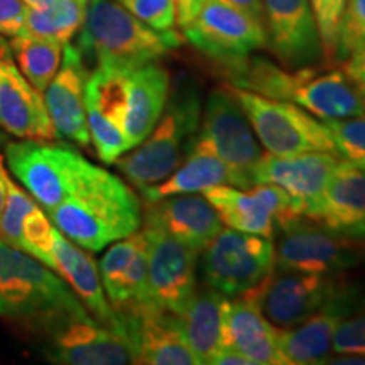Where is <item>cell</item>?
Masks as SVG:
<instances>
[{"label": "cell", "mask_w": 365, "mask_h": 365, "mask_svg": "<svg viewBox=\"0 0 365 365\" xmlns=\"http://www.w3.org/2000/svg\"><path fill=\"white\" fill-rule=\"evenodd\" d=\"M46 213L66 239L88 252H100L143 225V207L135 191L93 163L65 202Z\"/></svg>", "instance_id": "cell-1"}, {"label": "cell", "mask_w": 365, "mask_h": 365, "mask_svg": "<svg viewBox=\"0 0 365 365\" xmlns=\"http://www.w3.org/2000/svg\"><path fill=\"white\" fill-rule=\"evenodd\" d=\"M80 31L76 48L83 58L118 70H135L181 46L176 31L153 29L115 0H86Z\"/></svg>", "instance_id": "cell-2"}, {"label": "cell", "mask_w": 365, "mask_h": 365, "mask_svg": "<svg viewBox=\"0 0 365 365\" xmlns=\"http://www.w3.org/2000/svg\"><path fill=\"white\" fill-rule=\"evenodd\" d=\"M81 313L88 309L61 276L0 240V318L38 333L49 319Z\"/></svg>", "instance_id": "cell-3"}, {"label": "cell", "mask_w": 365, "mask_h": 365, "mask_svg": "<svg viewBox=\"0 0 365 365\" xmlns=\"http://www.w3.org/2000/svg\"><path fill=\"white\" fill-rule=\"evenodd\" d=\"M202 122V102L193 86H178L161 118L140 144L122 154L118 171L137 190L156 186L173 175L193 149Z\"/></svg>", "instance_id": "cell-4"}, {"label": "cell", "mask_w": 365, "mask_h": 365, "mask_svg": "<svg viewBox=\"0 0 365 365\" xmlns=\"http://www.w3.org/2000/svg\"><path fill=\"white\" fill-rule=\"evenodd\" d=\"M230 88L267 153L274 156H296L304 153L336 154L325 122H319L304 108L237 86Z\"/></svg>", "instance_id": "cell-5"}, {"label": "cell", "mask_w": 365, "mask_h": 365, "mask_svg": "<svg viewBox=\"0 0 365 365\" xmlns=\"http://www.w3.org/2000/svg\"><path fill=\"white\" fill-rule=\"evenodd\" d=\"M6 161L44 212L65 202L91 164L66 145L27 139L6 145Z\"/></svg>", "instance_id": "cell-6"}, {"label": "cell", "mask_w": 365, "mask_h": 365, "mask_svg": "<svg viewBox=\"0 0 365 365\" xmlns=\"http://www.w3.org/2000/svg\"><path fill=\"white\" fill-rule=\"evenodd\" d=\"M202 252L205 284L227 298L254 289L274 271L276 249L271 239L234 228H222Z\"/></svg>", "instance_id": "cell-7"}, {"label": "cell", "mask_w": 365, "mask_h": 365, "mask_svg": "<svg viewBox=\"0 0 365 365\" xmlns=\"http://www.w3.org/2000/svg\"><path fill=\"white\" fill-rule=\"evenodd\" d=\"M44 339V355L59 365L134 364V349L120 331L105 327L90 313L61 314L38 331Z\"/></svg>", "instance_id": "cell-8"}, {"label": "cell", "mask_w": 365, "mask_h": 365, "mask_svg": "<svg viewBox=\"0 0 365 365\" xmlns=\"http://www.w3.org/2000/svg\"><path fill=\"white\" fill-rule=\"evenodd\" d=\"M188 43L220 65L232 66L267 46L266 27L223 0H207L182 27Z\"/></svg>", "instance_id": "cell-9"}, {"label": "cell", "mask_w": 365, "mask_h": 365, "mask_svg": "<svg viewBox=\"0 0 365 365\" xmlns=\"http://www.w3.org/2000/svg\"><path fill=\"white\" fill-rule=\"evenodd\" d=\"M195 144L212 150L244 176L252 188L250 173L264 153L230 86L215 88L208 95Z\"/></svg>", "instance_id": "cell-10"}, {"label": "cell", "mask_w": 365, "mask_h": 365, "mask_svg": "<svg viewBox=\"0 0 365 365\" xmlns=\"http://www.w3.org/2000/svg\"><path fill=\"white\" fill-rule=\"evenodd\" d=\"M339 282L327 274L274 271L254 289L242 296L252 299L261 313L279 331L289 330L318 312Z\"/></svg>", "instance_id": "cell-11"}, {"label": "cell", "mask_w": 365, "mask_h": 365, "mask_svg": "<svg viewBox=\"0 0 365 365\" xmlns=\"http://www.w3.org/2000/svg\"><path fill=\"white\" fill-rule=\"evenodd\" d=\"M274 269L308 274H335L357 266L360 245L312 220H301L282 230L277 242Z\"/></svg>", "instance_id": "cell-12"}, {"label": "cell", "mask_w": 365, "mask_h": 365, "mask_svg": "<svg viewBox=\"0 0 365 365\" xmlns=\"http://www.w3.org/2000/svg\"><path fill=\"white\" fill-rule=\"evenodd\" d=\"M148 235V294L154 307L180 314L196 289L198 254L173 237L144 227Z\"/></svg>", "instance_id": "cell-13"}, {"label": "cell", "mask_w": 365, "mask_h": 365, "mask_svg": "<svg viewBox=\"0 0 365 365\" xmlns=\"http://www.w3.org/2000/svg\"><path fill=\"white\" fill-rule=\"evenodd\" d=\"M267 44L287 70L317 66L323 56L309 0H262Z\"/></svg>", "instance_id": "cell-14"}, {"label": "cell", "mask_w": 365, "mask_h": 365, "mask_svg": "<svg viewBox=\"0 0 365 365\" xmlns=\"http://www.w3.org/2000/svg\"><path fill=\"white\" fill-rule=\"evenodd\" d=\"M118 331L134 349V364L200 365L182 335L180 318L145 303L117 313Z\"/></svg>", "instance_id": "cell-15"}, {"label": "cell", "mask_w": 365, "mask_h": 365, "mask_svg": "<svg viewBox=\"0 0 365 365\" xmlns=\"http://www.w3.org/2000/svg\"><path fill=\"white\" fill-rule=\"evenodd\" d=\"M0 129L17 139L46 143L58 139L44 97L22 75L4 36H0Z\"/></svg>", "instance_id": "cell-16"}, {"label": "cell", "mask_w": 365, "mask_h": 365, "mask_svg": "<svg viewBox=\"0 0 365 365\" xmlns=\"http://www.w3.org/2000/svg\"><path fill=\"white\" fill-rule=\"evenodd\" d=\"M362 307L359 291L339 282L318 312L299 325L279 331V350L284 362L289 365L325 364L330 359L336 327Z\"/></svg>", "instance_id": "cell-17"}, {"label": "cell", "mask_w": 365, "mask_h": 365, "mask_svg": "<svg viewBox=\"0 0 365 365\" xmlns=\"http://www.w3.org/2000/svg\"><path fill=\"white\" fill-rule=\"evenodd\" d=\"M340 161L339 154L333 153H304L296 156H274L266 153L254 166L250 180L252 185L271 182L281 186L303 205L308 220Z\"/></svg>", "instance_id": "cell-18"}, {"label": "cell", "mask_w": 365, "mask_h": 365, "mask_svg": "<svg viewBox=\"0 0 365 365\" xmlns=\"http://www.w3.org/2000/svg\"><path fill=\"white\" fill-rule=\"evenodd\" d=\"M149 244L145 232L113 242L98 264L100 279L115 313L150 303L148 294Z\"/></svg>", "instance_id": "cell-19"}, {"label": "cell", "mask_w": 365, "mask_h": 365, "mask_svg": "<svg viewBox=\"0 0 365 365\" xmlns=\"http://www.w3.org/2000/svg\"><path fill=\"white\" fill-rule=\"evenodd\" d=\"M144 227L202 252L222 230L223 223L203 193H182L145 203Z\"/></svg>", "instance_id": "cell-20"}, {"label": "cell", "mask_w": 365, "mask_h": 365, "mask_svg": "<svg viewBox=\"0 0 365 365\" xmlns=\"http://www.w3.org/2000/svg\"><path fill=\"white\" fill-rule=\"evenodd\" d=\"M86 78L88 75H86L83 54L76 46L68 43L63 48L61 66L44 90L46 108L58 137L71 140L81 148L90 144L85 110Z\"/></svg>", "instance_id": "cell-21"}, {"label": "cell", "mask_w": 365, "mask_h": 365, "mask_svg": "<svg viewBox=\"0 0 365 365\" xmlns=\"http://www.w3.org/2000/svg\"><path fill=\"white\" fill-rule=\"evenodd\" d=\"M344 237H365V166L341 159L308 218Z\"/></svg>", "instance_id": "cell-22"}, {"label": "cell", "mask_w": 365, "mask_h": 365, "mask_svg": "<svg viewBox=\"0 0 365 365\" xmlns=\"http://www.w3.org/2000/svg\"><path fill=\"white\" fill-rule=\"evenodd\" d=\"M289 102L323 120L365 113V100L344 70L318 71L314 66L296 70Z\"/></svg>", "instance_id": "cell-23"}, {"label": "cell", "mask_w": 365, "mask_h": 365, "mask_svg": "<svg viewBox=\"0 0 365 365\" xmlns=\"http://www.w3.org/2000/svg\"><path fill=\"white\" fill-rule=\"evenodd\" d=\"M46 266L68 282V286L75 291L91 317L102 325L118 331L117 313L113 312L103 291L98 266L90 254L81 250L75 242L66 239L58 228L54 230L51 244H49Z\"/></svg>", "instance_id": "cell-24"}, {"label": "cell", "mask_w": 365, "mask_h": 365, "mask_svg": "<svg viewBox=\"0 0 365 365\" xmlns=\"http://www.w3.org/2000/svg\"><path fill=\"white\" fill-rule=\"evenodd\" d=\"M222 344L239 350L254 365L286 364L279 350V330L267 322L252 299H225Z\"/></svg>", "instance_id": "cell-25"}, {"label": "cell", "mask_w": 365, "mask_h": 365, "mask_svg": "<svg viewBox=\"0 0 365 365\" xmlns=\"http://www.w3.org/2000/svg\"><path fill=\"white\" fill-rule=\"evenodd\" d=\"M218 185L235 186L240 190H249L250 185L244 176L232 170L227 163L215 156L212 150L195 144L191 153L186 156L180 168L159 182L148 190L140 191L144 202H156L173 195L182 193H202L207 188Z\"/></svg>", "instance_id": "cell-26"}, {"label": "cell", "mask_w": 365, "mask_h": 365, "mask_svg": "<svg viewBox=\"0 0 365 365\" xmlns=\"http://www.w3.org/2000/svg\"><path fill=\"white\" fill-rule=\"evenodd\" d=\"M170 98V73L158 61L130 71L125 135L130 148L140 144L161 118Z\"/></svg>", "instance_id": "cell-27"}, {"label": "cell", "mask_w": 365, "mask_h": 365, "mask_svg": "<svg viewBox=\"0 0 365 365\" xmlns=\"http://www.w3.org/2000/svg\"><path fill=\"white\" fill-rule=\"evenodd\" d=\"M227 296L210 286H196L193 296L180 317L186 344L195 354L198 364H212L222 349L223 304Z\"/></svg>", "instance_id": "cell-28"}, {"label": "cell", "mask_w": 365, "mask_h": 365, "mask_svg": "<svg viewBox=\"0 0 365 365\" xmlns=\"http://www.w3.org/2000/svg\"><path fill=\"white\" fill-rule=\"evenodd\" d=\"M202 193L217 210L223 225L244 234H254L272 239L276 235V223L271 212L266 208L252 190H240L235 186L218 185L207 188Z\"/></svg>", "instance_id": "cell-29"}, {"label": "cell", "mask_w": 365, "mask_h": 365, "mask_svg": "<svg viewBox=\"0 0 365 365\" xmlns=\"http://www.w3.org/2000/svg\"><path fill=\"white\" fill-rule=\"evenodd\" d=\"M130 71L97 66V70L86 78L85 85L86 115L103 118L125 132Z\"/></svg>", "instance_id": "cell-30"}, {"label": "cell", "mask_w": 365, "mask_h": 365, "mask_svg": "<svg viewBox=\"0 0 365 365\" xmlns=\"http://www.w3.org/2000/svg\"><path fill=\"white\" fill-rule=\"evenodd\" d=\"M9 44H11L14 59H16L22 75L29 80V83L36 90L44 93V90L48 88L61 66L65 46L54 43V41L34 38L26 33L14 36Z\"/></svg>", "instance_id": "cell-31"}, {"label": "cell", "mask_w": 365, "mask_h": 365, "mask_svg": "<svg viewBox=\"0 0 365 365\" xmlns=\"http://www.w3.org/2000/svg\"><path fill=\"white\" fill-rule=\"evenodd\" d=\"M85 9L86 0H54L44 9H27L22 33L66 46L83 24Z\"/></svg>", "instance_id": "cell-32"}, {"label": "cell", "mask_w": 365, "mask_h": 365, "mask_svg": "<svg viewBox=\"0 0 365 365\" xmlns=\"http://www.w3.org/2000/svg\"><path fill=\"white\" fill-rule=\"evenodd\" d=\"M36 207L38 202L31 198L19 185H16L9 175L6 203L0 215V240L22 250V225L31 210Z\"/></svg>", "instance_id": "cell-33"}, {"label": "cell", "mask_w": 365, "mask_h": 365, "mask_svg": "<svg viewBox=\"0 0 365 365\" xmlns=\"http://www.w3.org/2000/svg\"><path fill=\"white\" fill-rule=\"evenodd\" d=\"M336 154L345 161L365 166V113L359 117L325 120Z\"/></svg>", "instance_id": "cell-34"}, {"label": "cell", "mask_w": 365, "mask_h": 365, "mask_svg": "<svg viewBox=\"0 0 365 365\" xmlns=\"http://www.w3.org/2000/svg\"><path fill=\"white\" fill-rule=\"evenodd\" d=\"M365 48V0H346L333 61H346Z\"/></svg>", "instance_id": "cell-35"}, {"label": "cell", "mask_w": 365, "mask_h": 365, "mask_svg": "<svg viewBox=\"0 0 365 365\" xmlns=\"http://www.w3.org/2000/svg\"><path fill=\"white\" fill-rule=\"evenodd\" d=\"M309 6L317 19L319 39L323 46V56L333 61L339 39L340 21L344 16L346 0H309Z\"/></svg>", "instance_id": "cell-36"}, {"label": "cell", "mask_w": 365, "mask_h": 365, "mask_svg": "<svg viewBox=\"0 0 365 365\" xmlns=\"http://www.w3.org/2000/svg\"><path fill=\"white\" fill-rule=\"evenodd\" d=\"M56 227L49 220L48 213L43 212L38 205L31 210L22 225V250L31 254L46 266L48 262V249L51 244L53 234Z\"/></svg>", "instance_id": "cell-37"}, {"label": "cell", "mask_w": 365, "mask_h": 365, "mask_svg": "<svg viewBox=\"0 0 365 365\" xmlns=\"http://www.w3.org/2000/svg\"><path fill=\"white\" fill-rule=\"evenodd\" d=\"M115 2L153 29L161 31V33L175 31V0H115Z\"/></svg>", "instance_id": "cell-38"}, {"label": "cell", "mask_w": 365, "mask_h": 365, "mask_svg": "<svg viewBox=\"0 0 365 365\" xmlns=\"http://www.w3.org/2000/svg\"><path fill=\"white\" fill-rule=\"evenodd\" d=\"M331 352L336 355H365V307L349 314L336 327Z\"/></svg>", "instance_id": "cell-39"}, {"label": "cell", "mask_w": 365, "mask_h": 365, "mask_svg": "<svg viewBox=\"0 0 365 365\" xmlns=\"http://www.w3.org/2000/svg\"><path fill=\"white\" fill-rule=\"evenodd\" d=\"M27 6L22 0H0V36L14 38L24 31Z\"/></svg>", "instance_id": "cell-40"}, {"label": "cell", "mask_w": 365, "mask_h": 365, "mask_svg": "<svg viewBox=\"0 0 365 365\" xmlns=\"http://www.w3.org/2000/svg\"><path fill=\"white\" fill-rule=\"evenodd\" d=\"M344 63V71L346 73V76L354 81V85L357 86L360 95H362L365 100V48L352 54V56Z\"/></svg>", "instance_id": "cell-41"}, {"label": "cell", "mask_w": 365, "mask_h": 365, "mask_svg": "<svg viewBox=\"0 0 365 365\" xmlns=\"http://www.w3.org/2000/svg\"><path fill=\"white\" fill-rule=\"evenodd\" d=\"M207 0H175V11H176V24L181 27L188 26L195 19L196 14L203 7Z\"/></svg>", "instance_id": "cell-42"}, {"label": "cell", "mask_w": 365, "mask_h": 365, "mask_svg": "<svg viewBox=\"0 0 365 365\" xmlns=\"http://www.w3.org/2000/svg\"><path fill=\"white\" fill-rule=\"evenodd\" d=\"M223 2L230 4L232 7L239 9L240 12L247 14L249 17H252L255 22L264 26V9H262V0H223Z\"/></svg>", "instance_id": "cell-43"}, {"label": "cell", "mask_w": 365, "mask_h": 365, "mask_svg": "<svg viewBox=\"0 0 365 365\" xmlns=\"http://www.w3.org/2000/svg\"><path fill=\"white\" fill-rule=\"evenodd\" d=\"M212 364L213 365H254L244 354H240L239 350L235 349H228V346H222V349L218 350L217 355L212 360Z\"/></svg>", "instance_id": "cell-44"}, {"label": "cell", "mask_w": 365, "mask_h": 365, "mask_svg": "<svg viewBox=\"0 0 365 365\" xmlns=\"http://www.w3.org/2000/svg\"><path fill=\"white\" fill-rule=\"evenodd\" d=\"M7 178L9 173L4 166V156L0 154V215H2L4 203H6V195H7Z\"/></svg>", "instance_id": "cell-45"}, {"label": "cell", "mask_w": 365, "mask_h": 365, "mask_svg": "<svg viewBox=\"0 0 365 365\" xmlns=\"http://www.w3.org/2000/svg\"><path fill=\"white\" fill-rule=\"evenodd\" d=\"M325 364L340 365H365V355H339V359H330Z\"/></svg>", "instance_id": "cell-46"}, {"label": "cell", "mask_w": 365, "mask_h": 365, "mask_svg": "<svg viewBox=\"0 0 365 365\" xmlns=\"http://www.w3.org/2000/svg\"><path fill=\"white\" fill-rule=\"evenodd\" d=\"M26 4L27 9H44L51 6L54 0H22Z\"/></svg>", "instance_id": "cell-47"}, {"label": "cell", "mask_w": 365, "mask_h": 365, "mask_svg": "<svg viewBox=\"0 0 365 365\" xmlns=\"http://www.w3.org/2000/svg\"><path fill=\"white\" fill-rule=\"evenodd\" d=\"M364 240H365V237H364Z\"/></svg>", "instance_id": "cell-48"}]
</instances>
